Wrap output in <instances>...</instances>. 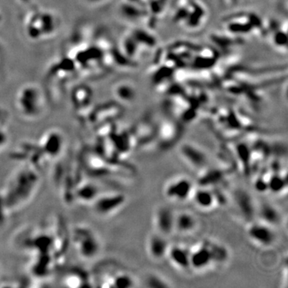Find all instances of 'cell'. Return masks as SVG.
Here are the masks:
<instances>
[{"instance_id":"6da1fadb","label":"cell","mask_w":288,"mask_h":288,"mask_svg":"<svg viewBox=\"0 0 288 288\" xmlns=\"http://www.w3.org/2000/svg\"><path fill=\"white\" fill-rule=\"evenodd\" d=\"M228 258V250L223 246L207 240L190 248V267L194 271H205L214 264L225 262Z\"/></svg>"},{"instance_id":"7a4b0ae2","label":"cell","mask_w":288,"mask_h":288,"mask_svg":"<svg viewBox=\"0 0 288 288\" xmlns=\"http://www.w3.org/2000/svg\"><path fill=\"white\" fill-rule=\"evenodd\" d=\"M74 244L79 255L85 260H91L100 253V239L96 234L87 228H76L74 230Z\"/></svg>"},{"instance_id":"3957f363","label":"cell","mask_w":288,"mask_h":288,"mask_svg":"<svg viewBox=\"0 0 288 288\" xmlns=\"http://www.w3.org/2000/svg\"><path fill=\"white\" fill-rule=\"evenodd\" d=\"M194 189V183L191 179L180 176L169 181L164 187V193L170 201L183 203L190 200Z\"/></svg>"},{"instance_id":"277c9868","label":"cell","mask_w":288,"mask_h":288,"mask_svg":"<svg viewBox=\"0 0 288 288\" xmlns=\"http://www.w3.org/2000/svg\"><path fill=\"white\" fill-rule=\"evenodd\" d=\"M247 236L250 241L260 247H270L276 239L273 227L260 220L249 224Z\"/></svg>"},{"instance_id":"5b68a950","label":"cell","mask_w":288,"mask_h":288,"mask_svg":"<svg viewBox=\"0 0 288 288\" xmlns=\"http://www.w3.org/2000/svg\"><path fill=\"white\" fill-rule=\"evenodd\" d=\"M175 214L168 206L161 205L157 207L153 216L154 230L163 236H171L175 232Z\"/></svg>"},{"instance_id":"8992f818","label":"cell","mask_w":288,"mask_h":288,"mask_svg":"<svg viewBox=\"0 0 288 288\" xmlns=\"http://www.w3.org/2000/svg\"><path fill=\"white\" fill-rule=\"evenodd\" d=\"M126 196L121 193H110L96 197L94 209L99 215H110L121 209L126 204Z\"/></svg>"},{"instance_id":"52a82bcc","label":"cell","mask_w":288,"mask_h":288,"mask_svg":"<svg viewBox=\"0 0 288 288\" xmlns=\"http://www.w3.org/2000/svg\"><path fill=\"white\" fill-rule=\"evenodd\" d=\"M179 153L185 162L195 169L204 170L208 164V158L206 153L192 143L182 144Z\"/></svg>"},{"instance_id":"ba28073f","label":"cell","mask_w":288,"mask_h":288,"mask_svg":"<svg viewBox=\"0 0 288 288\" xmlns=\"http://www.w3.org/2000/svg\"><path fill=\"white\" fill-rule=\"evenodd\" d=\"M169 246L166 236L156 232H153L147 238V254L154 261L164 260L167 257Z\"/></svg>"},{"instance_id":"9c48e42d","label":"cell","mask_w":288,"mask_h":288,"mask_svg":"<svg viewBox=\"0 0 288 288\" xmlns=\"http://www.w3.org/2000/svg\"><path fill=\"white\" fill-rule=\"evenodd\" d=\"M190 200L198 209L204 211H211L218 204L215 192L207 186H200L198 188L195 187Z\"/></svg>"},{"instance_id":"30bf717a","label":"cell","mask_w":288,"mask_h":288,"mask_svg":"<svg viewBox=\"0 0 288 288\" xmlns=\"http://www.w3.org/2000/svg\"><path fill=\"white\" fill-rule=\"evenodd\" d=\"M166 258L171 264L179 270L186 271L190 269V248L182 245H170Z\"/></svg>"},{"instance_id":"8fae6325","label":"cell","mask_w":288,"mask_h":288,"mask_svg":"<svg viewBox=\"0 0 288 288\" xmlns=\"http://www.w3.org/2000/svg\"><path fill=\"white\" fill-rule=\"evenodd\" d=\"M63 143L62 135L57 132H50L43 137L40 146L47 157L56 158L62 151Z\"/></svg>"},{"instance_id":"7c38bea8","label":"cell","mask_w":288,"mask_h":288,"mask_svg":"<svg viewBox=\"0 0 288 288\" xmlns=\"http://www.w3.org/2000/svg\"><path fill=\"white\" fill-rule=\"evenodd\" d=\"M198 227V220L192 213L182 211L175 214V232L178 233L190 234Z\"/></svg>"},{"instance_id":"4fadbf2b","label":"cell","mask_w":288,"mask_h":288,"mask_svg":"<svg viewBox=\"0 0 288 288\" xmlns=\"http://www.w3.org/2000/svg\"><path fill=\"white\" fill-rule=\"evenodd\" d=\"M258 213L260 220L273 227L280 221V214L276 207L269 203H263L259 207Z\"/></svg>"},{"instance_id":"5bb4252c","label":"cell","mask_w":288,"mask_h":288,"mask_svg":"<svg viewBox=\"0 0 288 288\" xmlns=\"http://www.w3.org/2000/svg\"><path fill=\"white\" fill-rule=\"evenodd\" d=\"M235 200L239 210L247 218L254 216L255 208L250 195L245 190H239L236 192Z\"/></svg>"},{"instance_id":"9a60e30c","label":"cell","mask_w":288,"mask_h":288,"mask_svg":"<svg viewBox=\"0 0 288 288\" xmlns=\"http://www.w3.org/2000/svg\"><path fill=\"white\" fill-rule=\"evenodd\" d=\"M136 286V281L132 275L126 272L115 274L106 282L105 286L109 287L128 288Z\"/></svg>"},{"instance_id":"2e32d148","label":"cell","mask_w":288,"mask_h":288,"mask_svg":"<svg viewBox=\"0 0 288 288\" xmlns=\"http://www.w3.org/2000/svg\"><path fill=\"white\" fill-rule=\"evenodd\" d=\"M179 132L176 126H174L171 123H165L160 128L159 136L161 143L164 145L170 144L175 142V138L177 137Z\"/></svg>"},{"instance_id":"e0dca14e","label":"cell","mask_w":288,"mask_h":288,"mask_svg":"<svg viewBox=\"0 0 288 288\" xmlns=\"http://www.w3.org/2000/svg\"><path fill=\"white\" fill-rule=\"evenodd\" d=\"M205 171V170H204ZM222 172L218 169L207 170L204 172V175L201 176L202 185L207 186L209 184H215L219 183L222 180Z\"/></svg>"},{"instance_id":"ac0fdd59","label":"cell","mask_w":288,"mask_h":288,"mask_svg":"<svg viewBox=\"0 0 288 288\" xmlns=\"http://www.w3.org/2000/svg\"><path fill=\"white\" fill-rule=\"evenodd\" d=\"M286 176L282 177V175L275 173L271 175L268 180V190L275 191V193H279L282 189L286 188Z\"/></svg>"},{"instance_id":"d6986e66","label":"cell","mask_w":288,"mask_h":288,"mask_svg":"<svg viewBox=\"0 0 288 288\" xmlns=\"http://www.w3.org/2000/svg\"><path fill=\"white\" fill-rule=\"evenodd\" d=\"M147 284L151 287H166L168 286L166 282H164L161 278L157 276H151L147 280Z\"/></svg>"}]
</instances>
